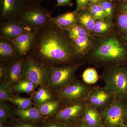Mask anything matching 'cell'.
<instances>
[{
  "mask_svg": "<svg viewBox=\"0 0 127 127\" xmlns=\"http://www.w3.org/2000/svg\"><path fill=\"white\" fill-rule=\"evenodd\" d=\"M37 87L30 80L24 78L12 87V90L13 93H15L32 94L35 92Z\"/></svg>",
  "mask_w": 127,
  "mask_h": 127,
  "instance_id": "603a6c76",
  "label": "cell"
},
{
  "mask_svg": "<svg viewBox=\"0 0 127 127\" xmlns=\"http://www.w3.org/2000/svg\"><path fill=\"white\" fill-rule=\"evenodd\" d=\"M36 33V31H34L26 32L11 40L19 57H27L34 43Z\"/></svg>",
  "mask_w": 127,
  "mask_h": 127,
  "instance_id": "5bb4252c",
  "label": "cell"
},
{
  "mask_svg": "<svg viewBox=\"0 0 127 127\" xmlns=\"http://www.w3.org/2000/svg\"><path fill=\"white\" fill-rule=\"evenodd\" d=\"M114 25L122 34H127V14L116 11Z\"/></svg>",
  "mask_w": 127,
  "mask_h": 127,
  "instance_id": "484cf974",
  "label": "cell"
},
{
  "mask_svg": "<svg viewBox=\"0 0 127 127\" xmlns=\"http://www.w3.org/2000/svg\"><path fill=\"white\" fill-rule=\"evenodd\" d=\"M113 1L109 0H101L100 1L102 6L105 15V20L112 24H114L116 10H115Z\"/></svg>",
  "mask_w": 127,
  "mask_h": 127,
  "instance_id": "d4e9b609",
  "label": "cell"
},
{
  "mask_svg": "<svg viewBox=\"0 0 127 127\" xmlns=\"http://www.w3.org/2000/svg\"><path fill=\"white\" fill-rule=\"evenodd\" d=\"M24 78L30 80L37 87L47 86L48 71L43 64L28 57L26 60Z\"/></svg>",
  "mask_w": 127,
  "mask_h": 127,
  "instance_id": "9c48e42d",
  "label": "cell"
},
{
  "mask_svg": "<svg viewBox=\"0 0 127 127\" xmlns=\"http://www.w3.org/2000/svg\"><path fill=\"white\" fill-rule=\"evenodd\" d=\"M78 17L77 23L83 27L90 33L92 34L96 20L88 9L78 12Z\"/></svg>",
  "mask_w": 127,
  "mask_h": 127,
  "instance_id": "ffe728a7",
  "label": "cell"
},
{
  "mask_svg": "<svg viewBox=\"0 0 127 127\" xmlns=\"http://www.w3.org/2000/svg\"><path fill=\"white\" fill-rule=\"evenodd\" d=\"M114 0L117 1L119 2H127V0Z\"/></svg>",
  "mask_w": 127,
  "mask_h": 127,
  "instance_id": "7bdbcfd3",
  "label": "cell"
},
{
  "mask_svg": "<svg viewBox=\"0 0 127 127\" xmlns=\"http://www.w3.org/2000/svg\"><path fill=\"white\" fill-rule=\"evenodd\" d=\"M88 9L95 20H105V13L100 2L90 3Z\"/></svg>",
  "mask_w": 127,
  "mask_h": 127,
  "instance_id": "f546056e",
  "label": "cell"
},
{
  "mask_svg": "<svg viewBox=\"0 0 127 127\" xmlns=\"http://www.w3.org/2000/svg\"><path fill=\"white\" fill-rule=\"evenodd\" d=\"M101 0H89L90 3H96V2H100Z\"/></svg>",
  "mask_w": 127,
  "mask_h": 127,
  "instance_id": "b9f144b4",
  "label": "cell"
},
{
  "mask_svg": "<svg viewBox=\"0 0 127 127\" xmlns=\"http://www.w3.org/2000/svg\"><path fill=\"white\" fill-rule=\"evenodd\" d=\"M57 0V3L54 10L57 7H59V6H71L73 5L72 2V0Z\"/></svg>",
  "mask_w": 127,
  "mask_h": 127,
  "instance_id": "8d00e7d4",
  "label": "cell"
},
{
  "mask_svg": "<svg viewBox=\"0 0 127 127\" xmlns=\"http://www.w3.org/2000/svg\"><path fill=\"white\" fill-rule=\"evenodd\" d=\"M45 0H23L25 7L41 6Z\"/></svg>",
  "mask_w": 127,
  "mask_h": 127,
  "instance_id": "e575fe53",
  "label": "cell"
},
{
  "mask_svg": "<svg viewBox=\"0 0 127 127\" xmlns=\"http://www.w3.org/2000/svg\"><path fill=\"white\" fill-rule=\"evenodd\" d=\"M61 106L58 99L51 100L41 105H36L35 107L42 116H49L56 112Z\"/></svg>",
  "mask_w": 127,
  "mask_h": 127,
  "instance_id": "7402d4cb",
  "label": "cell"
},
{
  "mask_svg": "<svg viewBox=\"0 0 127 127\" xmlns=\"http://www.w3.org/2000/svg\"><path fill=\"white\" fill-rule=\"evenodd\" d=\"M115 100L113 95L104 87L96 86L85 101L101 113Z\"/></svg>",
  "mask_w": 127,
  "mask_h": 127,
  "instance_id": "30bf717a",
  "label": "cell"
},
{
  "mask_svg": "<svg viewBox=\"0 0 127 127\" xmlns=\"http://www.w3.org/2000/svg\"><path fill=\"white\" fill-rule=\"evenodd\" d=\"M124 40L127 45V34H122Z\"/></svg>",
  "mask_w": 127,
  "mask_h": 127,
  "instance_id": "60d3db41",
  "label": "cell"
},
{
  "mask_svg": "<svg viewBox=\"0 0 127 127\" xmlns=\"http://www.w3.org/2000/svg\"><path fill=\"white\" fill-rule=\"evenodd\" d=\"M76 127V126H72V127Z\"/></svg>",
  "mask_w": 127,
  "mask_h": 127,
  "instance_id": "7dc6e473",
  "label": "cell"
},
{
  "mask_svg": "<svg viewBox=\"0 0 127 127\" xmlns=\"http://www.w3.org/2000/svg\"><path fill=\"white\" fill-rule=\"evenodd\" d=\"M116 11L127 14V2H120L116 6Z\"/></svg>",
  "mask_w": 127,
  "mask_h": 127,
  "instance_id": "d590c367",
  "label": "cell"
},
{
  "mask_svg": "<svg viewBox=\"0 0 127 127\" xmlns=\"http://www.w3.org/2000/svg\"><path fill=\"white\" fill-rule=\"evenodd\" d=\"M66 31L70 37H89L93 36L86 28L77 23Z\"/></svg>",
  "mask_w": 127,
  "mask_h": 127,
  "instance_id": "f1b7e54d",
  "label": "cell"
},
{
  "mask_svg": "<svg viewBox=\"0 0 127 127\" xmlns=\"http://www.w3.org/2000/svg\"><path fill=\"white\" fill-rule=\"evenodd\" d=\"M19 57L11 41L0 37V62L7 64Z\"/></svg>",
  "mask_w": 127,
  "mask_h": 127,
  "instance_id": "2e32d148",
  "label": "cell"
},
{
  "mask_svg": "<svg viewBox=\"0 0 127 127\" xmlns=\"http://www.w3.org/2000/svg\"><path fill=\"white\" fill-rule=\"evenodd\" d=\"M77 6L75 11L78 12L88 9L90 2L89 0H76Z\"/></svg>",
  "mask_w": 127,
  "mask_h": 127,
  "instance_id": "836d02e7",
  "label": "cell"
},
{
  "mask_svg": "<svg viewBox=\"0 0 127 127\" xmlns=\"http://www.w3.org/2000/svg\"><path fill=\"white\" fill-rule=\"evenodd\" d=\"M93 36L91 50L83 61L84 64H92L95 68L103 69L127 65V45L115 26L104 36Z\"/></svg>",
  "mask_w": 127,
  "mask_h": 127,
  "instance_id": "7a4b0ae2",
  "label": "cell"
},
{
  "mask_svg": "<svg viewBox=\"0 0 127 127\" xmlns=\"http://www.w3.org/2000/svg\"><path fill=\"white\" fill-rule=\"evenodd\" d=\"M83 62L74 65L47 68L48 72L47 86L52 92L58 93L76 78V73Z\"/></svg>",
  "mask_w": 127,
  "mask_h": 127,
  "instance_id": "277c9868",
  "label": "cell"
},
{
  "mask_svg": "<svg viewBox=\"0 0 127 127\" xmlns=\"http://www.w3.org/2000/svg\"><path fill=\"white\" fill-rule=\"evenodd\" d=\"M120 127H125V125L124 124V125H122V126H120Z\"/></svg>",
  "mask_w": 127,
  "mask_h": 127,
  "instance_id": "bcb514c9",
  "label": "cell"
},
{
  "mask_svg": "<svg viewBox=\"0 0 127 127\" xmlns=\"http://www.w3.org/2000/svg\"><path fill=\"white\" fill-rule=\"evenodd\" d=\"M24 9L23 0H0V23L18 20Z\"/></svg>",
  "mask_w": 127,
  "mask_h": 127,
  "instance_id": "8fae6325",
  "label": "cell"
},
{
  "mask_svg": "<svg viewBox=\"0 0 127 127\" xmlns=\"http://www.w3.org/2000/svg\"><path fill=\"white\" fill-rule=\"evenodd\" d=\"M70 37L75 44L78 52L84 59L91 50L92 45L93 35L89 37Z\"/></svg>",
  "mask_w": 127,
  "mask_h": 127,
  "instance_id": "d6986e66",
  "label": "cell"
},
{
  "mask_svg": "<svg viewBox=\"0 0 127 127\" xmlns=\"http://www.w3.org/2000/svg\"><path fill=\"white\" fill-rule=\"evenodd\" d=\"M98 127H108L106 126L104 124H103V123H102L100 125V126H99Z\"/></svg>",
  "mask_w": 127,
  "mask_h": 127,
  "instance_id": "ee69618b",
  "label": "cell"
},
{
  "mask_svg": "<svg viewBox=\"0 0 127 127\" xmlns=\"http://www.w3.org/2000/svg\"><path fill=\"white\" fill-rule=\"evenodd\" d=\"M100 78L104 87L115 100L127 102V65H120L103 69Z\"/></svg>",
  "mask_w": 127,
  "mask_h": 127,
  "instance_id": "3957f363",
  "label": "cell"
},
{
  "mask_svg": "<svg viewBox=\"0 0 127 127\" xmlns=\"http://www.w3.org/2000/svg\"><path fill=\"white\" fill-rule=\"evenodd\" d=\"M103 123L108 127H120L127 119V102L115 100L101 112Z\"/></svg>",
  "mask_w": 127,
  "mask_h": 127,
  "instance_id": "ba28073f",
  "label": "cell"
},
{
  "mask_svg": "<svg viewBox=\"0 0 127 127\" xmlns=\"http://www.w3.org/2000/svg\"><path fill=\"white\" fill-rule=\"evenodd\" d=\"M124 125H125L126 127H127V119L126 121H125V123H124Z\"/></svg>",
  "mask_w": 127,
  "mask_h": 127,
  "instance_id": "f6af8a7d",
  "label": "cell"
},
{
  "mask_svg": "<svg viewBox=\"0 0 127 127\" xmlns=\"http://www.w3.org/2000/svg\"><path fill=\"white\" fill-rule=\"evenodd\" d=\"M8 101L21 109H26L32 106L34 104L31 98H27L18 95H14Z\"/></svg>",
  "mask_w": 127,
  "mask_h": 127,
  "instance_id": "83f0119b",
  "label": "cell"
},
{
  "mask_svg": "<svg viewBox=\"0 0 127 127\" xmlns=\"http://www.w3.org/2000/svg\"><path fill=\"white\" fill-rule=\"evenodd\" d=\"M14 112L21 119L25 120L36 121L40 119L42 116L35 107H32L26 109L17 108Z\"/></svg>",
  "mask_w": 127,
  "mask_h": 127,
  "instance_id": "44dd1931",
  "label": "cell"
},
{
  "mask_svg": "<svg viewBox=\"0 0 127 127\" xmlns=\"http://www.w3.org/2000/svg\"><path fill=\"white\" fill-rule=\"evenodd\" d=\"M13 127H35L32 124L28 123L17 124H15Z\"/></svg>",
  "mask_w": 127,
  "mask_h": 127,
  "instance_id": "ab89813d",
  "label": "cell"
},
{
  "mask_svg": "<svg viewBox=\"0 0 127 127\" xmlns=\"http://www.w3.org/2000/svg\"><path fill=\"white\" fill-rule=\"evenodd\" d=\"M5 102H0V119L2 123L8 118L11 110L10 106Z\"/></svg>",
  "mask_w": 127,
  "mask_h": 127,
  "instance_id": "1f68e13d",
  "label": "cell"
},
{
  "mask_svg": "<svg viewBox=\"0 0 127 127\" xmlns=\"http://www.w3.org/2000/svg\"><path fill=\"white\" fill-rule=\"evenodd\" d=\"M83 81L89 85L95 84L100 78L96 68L89 67L84 70L82 76Z\"/></svg>",
  "mask_w": 127,
  "mask_h": 127,
  "instance_id": "4316f807",
  "label": "cell"
},
{
  "mask_svg": "<svg viewBox=\"0 0 127 127\" xmlns=\"http://www.w3.org/2000/svg\"><path fill=\"white\" fill-rule=\"evenodd\" d=\"M78 12L76 11H68L52 17L51 21L60 29L66 31L77 23Z\"/></svg>",
  "mask_w": 127,
  "mask_h": 127,
  "instance_id": "9a60e30c",
  "label": "cell"
},
{
  "mask_svg": "<svg viewBox=\"0 0 127 127\" xmlns=\"http://www.w3.org/2000/svg\"><path fill=\"white\" fill-rule=\"evenodd\" d=\"M51 12L41 6L25 7L18 20L32 31H36L51 20Z\"/></svg>",
  "mask_w": 127,
  "mask_h": 127,
  "instance_id": "8992f818",
  "label": "cell"
},
{
  "mask_svg": "<svg viewBox=\"0 0 127 127\" xmlns=\"http://www.w3.org/2000/svg\"></svg>",
  "mask_w": 127,
  "mask_h": 127,
  "instance_id": "681fc988",
  "label": "cell"
},
{
  "mask_svg": "<svg viewBox=\"0 0 127 127\" xmlns=\"http://www.w3.org/2000/svg\"><path fill=\"white\" fill-rule=\"evenodd\" d=\"M14 96L10 87L4 83H0V102H6Z\"/></svg>",
  "mask_w": 127,
  "mask_h": 127,
  "instance_id": "4dcf8cb0",
  "label": "cell"
},
{
  "mask_svg": "<svg viewBox=\"0 0 127 127\" xmlns=\"http://www.w3.org/2000/svg\"><path fill=\"white\" fill-rule=\"evenodd\" d=\"M109 0L111 1H113L114 0Z\"/></svg>",
  "mask_w": 127,
  "mask_h": 127,
  "instance_id": "c3c4849f",
  "label": "cell"
},
{
  "mask_svg": "<svg viewBox=\"0 0 127 127\" xmlns=\"http://www.w3.org/2000/svg\"><path fill=\"white\" fill-rule=\"evenodd\" d=\"M26 59L19 57L7 64V75L4 83L11 88L24 78Z\"/></svg>",
  "mask_w": 127,
  "mask_h": 127,
  "instance_id": "7c38bea8",
  "label": "cell"
},
{
  "mask_svg": "<svg viewBox=\"0 0 127 127\" xmlns=\"http://www.w3.org/2000/svg\"><path fill=\"white\" fill-rule=\"evenodd\" d=\"M114 24L109 23L105 20L97 19L95 21V26L92 35L97 36H102L107 34L113 29Z\"/></svg>",
  "mask_w": 127,
  "mask_h": 127,
  "instance_id": "cb8c5ba5",
  "label": "cell"
},
{
  "mask_svg": "<svg viewBox=\"0 0 127 127\" xmlns=\"http://www.w3.org/2000/svg\"><path fill=\"white\" fill-rule=\"evenodd\" d=\"M83 120L87 124L93 127H98L103 122L101 113L87 102Z\"/></svg>",
  "mask_w": 127,
  "mask_h": 127,
  "instance_id": "e0dca14e",
  "label": "cell"
},
{
  "mask_svg": "<svg viewBox=\"0 0 127 127\" xmlns=\"http://www.w3.org/2000/svg\"><path fill=\"white\" fill-rule=\"evenodd\" d=\"M28 57L47 68L74 65L83 62V59L67 32L51 20L36 31Z\"/></svg>",
  "mask_w": 127,
  "mask_h": 127,
  "instance_id": "6da1fadb",
  "label": "cell"
},
{
  "mask_svg": "<svg viewBox=\"0 0 127 127\" xmlns=\"http://www.w3.org/2000/svg\"><path fill=\"white\" fill-rule=\"evenodd\" d=\"M46 127H68L66 125L61 123H51L48 124Z\"/></svg>",
  "mask_w": 127,
  "mask_h": 127,
  "instance_id": "74e56055",
  "label": "cell"
},
{
  "mask_svg": "<svg viewBox=\"0 0 127 127\" xmlns=\"http://www.w3.org/2000/svg\"><path fill=\"white\" fill-rule=\"evenodd\" d=\"M31 31H33L18 20L0 23V37L11 41L24 32Z\"/></svg>",
  "mask_w": 127,
  "mask_h": 127,
  "instance_id": "4fadbf2b",
  "label": "cell"
},
{
  "mask_svg": "<svg viewBox=\"0 0 127 127\" xmlns=\"http://www.w3.org/2000/svg\"><path fill=\"white\" fill-rule=\"evenodd\" d=\"M77 127H93L87 124L83 119L76 125Z\"/></svg>",
  "mask_w": 127,
  "mask_h": 127,
  "instance_id": "f35d334b",
  "label": "cell"
},
{
  "mask_svg": "<svg viewBox=\"0 0 127 127\" xmlns=\"http://www.w3.org/2000/svg\"><path fill=\"white\" fill-rule=\"evenodd\" d=\"M7 72V64L0 62V83L4 82L6 78Z\"/></svg>",
  "mask_w": 127,
  "mask_h": 127,
  "instance_id": "d6a6232c",
  "label": "cell"
},
{
  "mask_svg": "<svg viewBox=\"0 0 127 127\" xmlns=\"http://www.w3.org/2000/svg\"><path fill=\"white\" fill-rule=\"evenodd\" d=\"M52 92L47 86H41L32 94L31 98L35 106L41 105L48 101L55 100Z\"/></svg>",
  "mask_w": 127,
  "mask_h": 127,
  "instance_id": "ac0fdd59",
  "label": "cell"
},
{
  "mask_svg": "<svg viewBox=\"0 0 127 127\" xmlns=\"http://www.w3.org/2000/svg\"><path fill=\"white\" fill-rule=\"evenodd\" d=\"M94 87L76 78L57 93V99L61 105L85 101Z\"/></svg>",
  "mask_w": 127,
  "mask_h": 127,
  "instance_id": "5b68a950",
  "label": "cell"
},
{
  "mask_svg": "<svg viewBox=\"0 0 127 127\" xmlns=\"http://www.w3.org/2000/svg\"><path fill=\"white\" fill-rule=\"evenodd\" d=\"M86 104V101H81L61 105L56 113V118L67 127L76 126L83 119Z\"/></svg>",
  "mask_w": 127,
  "mask_h": 127,
  "instance_id": "52a82bcc",
  "label": "cell"
}]
</instances>
